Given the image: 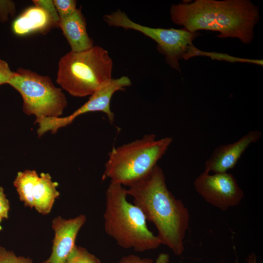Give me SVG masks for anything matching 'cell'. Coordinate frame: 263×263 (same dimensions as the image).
Masks as SVG:
<instances>
[{"mask_svg": "<svg viewBox=\"0 0 263 263\" xmlns=\"http://www.w3.org/2000/svg\"><path fill=\"white\" fill-rule=\"evenodd\" d=\"M10 210V203L4 193L3 188L0 187V216L3 219H7Z\"/></svg>", "mask_w": 263, "mask_h": 263, "instance_id": "cell-21", "label": "cell"}, {"mask_svg": "<svg viewBox=\"0 0 263 263\" xmlns=\"http://www.w3.org/2000/svg\"><path fill=\"white\" fill-rule=\"evenodd\" d=\"M103 19L110 26L134 30L153 40L157 44L158 52L165 56L166 62L179 72V60L186 59L190 48L194 46L193 41L199 35L197 32H191L184 28L165 29L142 25L132 20L120 10L105 15Z\"/></svg>", "mask_w": 263, "mask_h": 263, "instance_id": "cell-7", "label": "cell"}, {"mask_svg": "<svg viewBox=\"0 0 263 263\" xmlns=\"http://www.w3.org/2000/svg\"><path fill=\"white\" fill-rule=\"evenodd\" d=\"M2 218L0 216V231H1L2 229V226L0 225V223L1 222V221L2 220Z\"/></svg>", "mask_w": 263, "mask_h": 263, "instance_id": "cell-25", "label": "cell"}, {"mask_svg": "<svg viewBox=\"0 0 263 263\" xmlns=\"http://www.w3.org/2000/svg\"><path fill=\"white\" fill-rule=\"evenodd\" d=\"M172 21L191 32H218L220 38H235L244 44L254 38V28L260 19L259 10L247 0H196L172 5Z\"/></svg>", "mask_w": 263, "mask_h": 263, "instance_id": "cell-1", "label": "cell"}, {"mask_svg": "<svg viewBox=\"0 0 263 263\" xmlns=\"http://www.w3.org/2000/svg\"><path fill=\"white\" fill-rule=\"evenodd\" d=\"M262 136L261 131H250L235 142L217 147L206 161L204 171L225 172L233 169L247 148L258 142Z\"/></svg>", "mask_w": 263, "mask_h": 263, "instance_id": "cell-12", "label": "cell"}, {"mask_svg": "<svg viewBox=\"0 0 263 263\" xmlns=\"http://www.w3.org/2000/svg\"><path fill=\"white\" fill-rule=\"evenodd\" d=\"M194 186L206 202L222 210L238 205L244 195L234 176L227 172L210 174L204 171L195 179Z\"/></svg>", "mask_w": 263, "mask_h": 263, "instance_id": "cell-10", "label": "cell"}, {"mask_svg": "<svg viewBox=\"0 0 263 263\" xmlns=\"http://www.w3.org/2000/svg\"><path fill=\"white\" fill-rule=\"evenodd\" d=\"M118 263H153V261L148 258H141L134 255H130L123 257Z\"/></svg>", "mask_w": 263, "mask_h": 263, "instance_id": "cell-22", "label": "cell"}, {"mask_svg": "<svg viewBox=\"0 0 263 263\" xmlns=\"http://www.w3.org/2000/svg\"></svg>", "mask_w": 263, "mask_h": 263, "instance_id": "cell-26", "label": "cell"}, {"mask_svg": "<svg viewBox=\"0 0 263 263\" xmlns=\"http://www.w3.org/2000/svg\"><path fill=\"white\" fill-rule=\"evenodd\" d=\"M13 74L8 63L0 58V86L8 84Z\"/></svg>", "mask_w": 263, "mask_h": 263, "instance_id": "cell-20", "label": "cell"}, {"mask_svg": "<svg viewBox=\"0 0 263 263\" xmlns=\"http://www.w3.org/2000/svg\"><path fill=\"white\" fill-rule=\"evenodd\" d=\"M173 139H157L154 134L122 146L113 147L105 165L103 179L129 186L147 176L157 165L171 144Z\"/></svg>", "mask_w": 263, "mask_h": 263, "instance_id": "cell-4", "label": "cell"}, {"mask_svg": "<svg viewBox=\"0 0 263 263\" xmlns=\"http://www.w3.org/2000/svg\"><path fill=\"white\" fill-rule=\"evenodd\" d=\"M126 192L147 220L155 225L161 244L181 255L189 214L183 203L168 188L162 169L156 165L147 176L129 186Z\"/></svg>", "mask_w": 263, "mask_h": 263, "instance_id": "cell-2", "label": "cell"}, {"mask_svg": "<svg viewBox=\"0 0 263 263\" xmlns=\"http://www.w3.org/2000/svg\"><path fill=\"white\" fill-rule=\"evenodd\" d=\"M169 255L166 253H161L156 260L155 263H169Z\"/></svg>", "mask_w": 263, "mask_h": 263, "instance_id": "cell-23", "label": "cell"}, {"mask_svg": "<svg viewBox=\"0 0 263 263\" xmlns=\"http://www.w3.org/2000/svg\"><path fill=\"white\" fill-rule=\"evenodd\" d=\"M86 220L85 215L65 219L58 216L52 221L55 231L50 256L42 263H64L75 246L77 235Z\"/></svg>", "mask_w": 263, "mask_h": 263, "instance_id": "cell-11", "label": "cell"}, {"mask_svg": "<svg viewBox=\"0 0 263 263\" xmlns=\"http://www.w3.org/2000/svg\"><path fill=\"white\" fill-rule=\"evenodd\" d=\"M248 263H256V259L254 254L250 256L247 260Z\"/></svg>", "mask_w": 263, "mask_h": 263, "instance_id": "cell-24", "label": "cell"}, {"mask_svg": "<svg viewBox=\"0 0 263 263\" xmlns=\"http://www.w3.org/2000/svg\"><path fill=\"white\" fill-rule=\"evenodd\" d=\"M8 84L20 94L24 113L35 115L36 119L60 117L67 106L61 89L48 76L19 68L14 72Z\"/></svg>", "mask_w": 263, "mask_h": 263, "instance_id": "cell-6", "label": "cell"}, {"mask_svg": "<svg viewBox=\"0 0 263 263\" xmlns=\"http://www.w3.org/2000/svg\"><path fill=\"white\" fill-rule=\"evenodd\" d=\"M55 25L49 15L42 8L34 6L25 10L13 22L12 30L18 36L26 35Z\"/></svg>", "mask_w": 263, "mask_h": 263, "instance_id": "cell-14", "label": "cell"}, {"mask_svg": "<svg viewBox=\"0 0 263 263\" xmlns=\"http://www.w3.org/2000/svg\"><path fill=\"white\" fill-rule=\"evenodd\" d=\"M13 184L24 205L35 207L43 215L50 212L55 199L59 196L56 189L58 183L53 182L48 173L42 172L39 176L35 170L19 171Z\"/></svg>", "mask_w": 263, "mask_h": 263, "instance_id": "cell-9", "label": "cell"}, {"mask_svg": "<svg viewBox=\"0 0 263 263\" xmlns=\"http://www.w3.org/2000/svg\"><path fill=\"white\" fill-rule=\"evenodd\" d=\"M127 196L123 186L110 183L103 214L105 232L125 249L138 252L156 249L161 244L159 238L148 227L140 208L129 202Z\"/></svg>", "mask_w": 263, "mask_h": 263, "instance_id": "cell-3", "label": "cell"}, {"mask_svg": "<svg viewBox=\"0 0 263 263\" xmlns=\"http://www.w3.org/2000/svg\"><path fill=\"white\" fill-rule=\"evenodd\" d=\"M33 2L35 6L45 10L49 15L54 25L58 26L59 17L54 5L53 0H34Z\"/></svg>", "mask_w": 263, "mask_h": 263, "instance_id": "cell-18", "label": "cell"}, {"mask_svg": "<svg viewBox=\"0 0 263 263\" xmlns=\"http://www.w3.org/2000/svg\"><path fill=\"white\" fill-rule=\"evenodd\" d=\"M64 263H100V261L85 248L76 245Z\"/></svg>", "mask_w": 263, "mask_h": 263, "instance_id": "cell-15", "label": "cell"}, {"mask_svg": "<svg viewBox=\"0 0 263 263\" xmlns=\"http://www.w3.org/2000/svg\"><path fill=\"white\" fill-rule=\"evenodd\" d=\"M0 263H34L32 260L23 256H17L12 251L0 246Z\"/></svg>", "mask_w": 263, "mask_h": 263, "instance_id": "cell-17", "label": "cell"}, {"mask_svg": "<svg viewBox=\"0 0 263 263\" xmlns=\"http://www.w3.org/2000/svg\"><path fill=\"white\" fill-rule=\"evenodd\" d=\"M16 13L15 2L10 0H0V22L8 20L9 16H13Z\"/></svg>", "mask_w": 263, "mask_h": 263, "instance_id": "cell-19", "label": "cell"}, {"mask_svg": "<svg viewBox=\"0 0 263 263\" xmlns=\"http://www.w3.org/2000/svg\"><path fill=\"white\" fill-rule=\"evenodd\" d=\"M132 85L130 79L126 76L113 79L103 85L91 95L89 100L71 114L63 117H41L36 119L38 128L37 133L39 137L48 132L56 133L58 129L70 124L79 115L94 112L105 113L109 121L113 123L114 114L110 109V102L113 94L119 90Z\"/></svg>", "mask_w": 263, "mask_h": 263, "instance_id": "cell-8", "label": "cell"}, {"mask_svg": "<svg viewBox=\"0 0 263 263\" xmlns=\"http://www.w3.org/2000/svg\"><path fill=\"white\" fill-rule=\"evenodd\" d=\"M53 2L59 18L68 16L77 9L76 0H54Z\"/></svg>", "mask_w": 263, "mask_h": 263, "instance_id": "cell-16", "label": "cell"}, {"mask_svg": "<svg viewBox=\"0 0 263 263\" xmlns=\"http://www.w3.org/2000/svg\"><path fill=\"white\" fill-rule=\"evenodd\" d=\"M58 26L61 29L71 51L81 52L94 46V41L87 32L86 21L81 8H77L68 16L59 18Z\"/></svg>", "mask_w": 263, "mask_h": 263, "instance_id": "cell-13", "label": "cell"}, {"mask_svg": "<svg viewBox=\"0 0 263 263\" xmlns=\"http://www.w3.org/2000/svg\"><path fill=\"white\" fill-rule=\"evenodd\" d=\"M113 62L108 52L99 46L71 51L58 63L56 82L71 95H92L112 78Z\"/></svg>", "mask_w": 263, "mask_h": 263, "instance_id": "cell-5", "label": "cell"}]
</instances>
